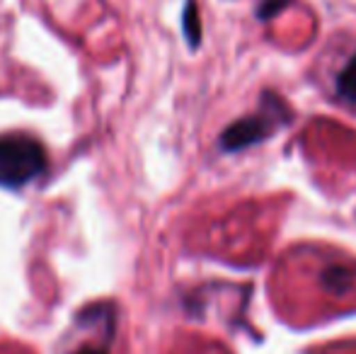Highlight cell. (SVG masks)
I'll return each mask as SVG.
<instances>
[{"label":"cell","mask_w":356,"mask_h":354,"mask_svg":"<svg viewBox=\"0 0 356 354\" xmlns=\"http://www.w3.org/2000/svg\"><path fill=\"white\" fill-rule=\"evenodd\" d=\"M323 284H325V289H330V291L342 293V291H347L349 284H352V274H349L344 267H330L327 272L323 274Z\"/></svg>","instance_id":"obj_4"},{"label":"cell","mask_w":356,"mask_h":354,"mask_svg":"<svg viewBox=\"0 0 356 354\" xmlns=\"http://www.w3.org/2000/svg\"><path fill=\"white\" fill-rule=\"evenodd\" d=\"M277 117L267 112L259 114H250L245 119H238L235 124H230L228 129L220 136V148L223 151H243L248 146H254V143L264 141L269 134L277 127Z\"/></svg>","instance_id":"obj_2"},{"label":"cell","mask_w":356,"mask_h":354,"mask_svg":"<svg viewBox=\"0 0 356 354\" xmlns=\"http://www.w3.org/2000/svg\"><path fill=\"white\" fill-rule=\"evenodd\" d=\"M184 32H187V37H189V42H192V47H197L199 37H202V27H199L197 8H194L192 0H189L187 8H184Z\"/></svg>","instance_id":"obj_5"},{"label":"cell","mask_w":356,"mask_h":354,"mask_svg":"<svg viewBox=\"0 0 356 354\" xmlns=\"http://www.w3.org/2000/svg\"><path fill=\"white\" fill-rule=\"evenodd\" d=\"M47 168V153L32 136H0V187L17 189L39 177Z\"/></svg>","instance_id":"obj_1"},{"label":"cell","mask_w":356,"mask_h":354,"mask_svg":"<svg viewBox=\"0 0 356 354\" xmlns=\"http://www.w3.org/2000/svg\"><path fill=\"white\" fill-rule=\"evenodd\" d=\"M78 354H104V352H99V350H80Z\"/></svg>","instance_id":"obj_7"},{"label":"cell","mask_w":356,"mask_h":354,"mask_svg":"<svg viewBox=\"0 0 356 354\" xmlns=\"http://www.w3.org/2000/svg\"><path fill=\"white\" fill-rule=\"evenodd\" d=\"M291 0H264L262 5H259V17L262 19H272L274 15H279L282 13V10L286 8V5H289Z\"/></svg>","instance_id":"obj_6"},{"label":"cell","mask_w":356,"mask_h":354,"mask_svg":"<svg viewBox=\"0 0 356 354\" xmlns=\"http://www.w3.org/2000/svg\"><path fill=\"white\" fill-rule=\"evenodd\" d=\"M337 92L347 102H356V56L349 58V63L342 68L337 78Z\"/></svg>","instance_id":"obj_3"}]
</instances>
